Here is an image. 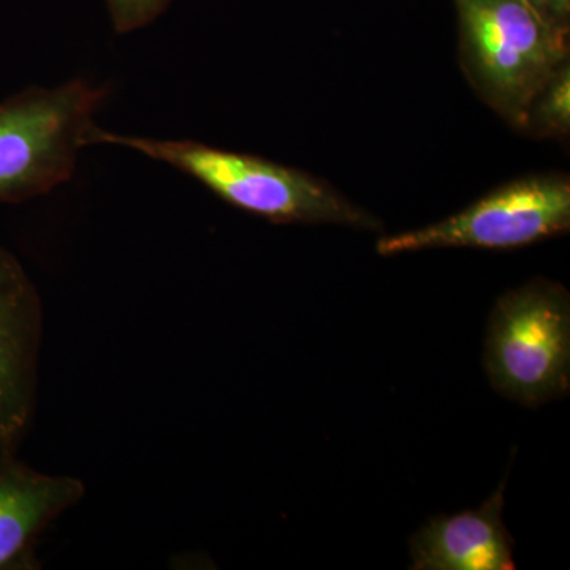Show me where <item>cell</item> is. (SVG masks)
<instances>
[{"label": "cell", "instance_id": "7", "mask_svg": "<svg viewBox=\"0 0 570 570\" xmlns=\"http://www.w3.org/2000/svg\"><path fill=\"white\" fill-rule=\"evenodd\" d=\"M85 494L80 479L43 474L0 452V570L39 568L37 540Z\"/></svg>", "mask_w": 570, "mask_h": 570}, {"label": "cell", "instance_id": "8", "mask_svg": "<svg viewBox=\"0 0 570 570\" xmlns=\"http://www.w3.org/2000/svg\"><path fill=\"white\" fill-rule=\"evenodd\" d=\"M505 482L479 509L438 515L411 539L414 570H513L512 535L502 520Z\"/></svg>", "mask_w": 570, "mask_h": 570}, {"label": "cell", "instance_id": "6", "mask_svg": "<svg viewBox=\"0 0 570 570\" xmlns=\"http://www.w3.org/2000/svg\"><path fill=\"white\" fill-rule=\"evenodd\" d=\"M43 306L21 262L0 246V452L17 453L36 414Z\"/></svg>", "mask_w": 570, "mask_h": 570}, {"label": "cell", "instance_id": "1", "mask_svg": "<svg viewBox=\"0 0 570 570\" xmlns=\"http://www.w3.org/2000/svg\"><path fill=\"white\" fill-rule=\"evenodd\" d=\"M96 142L124 146L170 165L204 184L228 205L269 223L337 224L365 230L379 227L371 214L351 204L328 184L250 154L225 151L190 140L116 135L100 127L94 135Z\"/></svg>", "mask_w": 570, "mask_h": 570}, {"label": "cell", "instance_id": "3", "mask_svg": "<svg viewBox=\"0 0 570 570\" xmlns=\"http://www.w3.org/2000/svg\"><path fill=\"white\" fill-rule=\"evenodd\" d=\"M107 91L85 80L26 89L0 104V204H20L69 181L94 145Z\"/></svg>", "mask_w": 570, "mask_h": 570}, {"label": "cell", "instance_id": "9", "mask_svg": "<svg viewBox=\"0 0 570 570\" xmlns=\"http://www.w3.org/2000/svg\"><path fill=\"white\" fill-rule=\"evenodd\" d=\"M524 126L539 132L568 134L570 129V70L562 67L531 105Z\"/></svg>", "mask_w": 570, "mask_h": 570}, {"label": "cell", "instance_id": "2", "mask_svg": "<svg viewBox=\"0 0 570 570\" xmlns=\"http://www.w3.org/2000/svg\"><path fill=\"white\" fill-rule=\"evenodd\" d=\"M469 73L491 107L524 126L531 105L568 66V29L527 0H455Z\"/></svg>", "mask_w": 570, "mask_h": 570}, {"label": "cell", "instance_id": "11", "mask_svg": "<svg viewBox=\"0 0 570 570\" xmlns=\"http://www.w3.org/2000/svg\"><path fill=\"white\" fill-rule=\"evenodd\" d=\"M527 2L551 24L569 29L570 0H527Z\"/></svg>", "mask_w": 570, "mask_h": 570}, {"label": "cell", "instance_id": "5", "mask_svg": "<svg viewBox=\"0 0 570 570\" xmlns=\"http://www.w3.org/2000/svg\"><path fill=\"white\" fill-rule=\"evenodd\" d=\"M570 227V183L562 176L520 179L480 198L463 212L417 230L379 239V255L428 249H519L566 234Z\"/></svg>", "mask_w": 570, "mask_h": 570}, {"label": "cell", "instance_id": "10", "mask_svg": "<svg viewBox=\"0 0 570 570\" xmlns=\"http://www.w3.org/2000/svg\"><path fill=\"white\" fill-rule=\"evenodd\" d=\"M116 32L127 33L151 24L171 0H105Z\"/></svg>", "mask_w": 570, "mask_h": 570}, {"label": "cell", "instance_id": "4", "mask_svg": "<svg viewBox=\"0 0 570 570\" xmlns=\"http://www.w3.org/2000/svg\"><path fill=\"white\" fill-rule=\"evenodd\" d=\"M483 366L491 387L521 406L568 396L569 292L540 277L499 296L487 325Z\"/></svg>", "mask_w": 570, "mask_h": 570}]
</instances>
